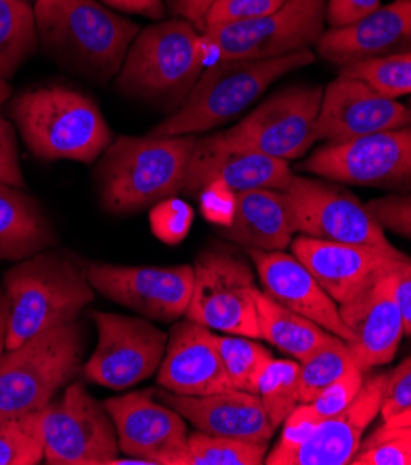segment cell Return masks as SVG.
<instances>
[{
	"mask_svg": "<svg viewBox=\"0 0 411 465\" xmlns=\"http://www.w3.org/2000/svg\"><path fill=\"white\" fill-rule=\"evenodd\" d=\"M367 208L384 230L411 240V193L373 199Z\"/></svg>",
	"mask_w": 411,
	"mask_h": 465,
	"instance_id": "cell-40",
	"label": "cell"
},
{
	"mask_svg": "<svg viewBox=\"0 0 411 465\" xmlns=\"http://www.w3.org/2000/svg\"><path fill=\"white\" fill-rule=\"evenodd\" d=\"M193 293L186 317L210 331L261 340L259 288L252 269L224 249L201 252L193 265Z\"/></svg>",
	"mask_w": 411,
	"mask_h": 465,
	"instance_id": "cell-9",
	"label": "cell"
},
{
	"mask_svg": "<svg viewBox=\"0 0 411 465\" xmlns=\"http://www.w3.org/2000/svg\"><path fill=\"white\" fill-rule=\"evenodd\" d=\"M8 319H10V299L5 288H0V356L5 354L8 341Z\"/></svg>",
	"mask_w": 411,
	"mask_h": 465,
	"instance_id": "cell-47",
	"label": "cell"
},
{
	"mask_svg": "<svg viewBox=\"0 0 411 465\" xmlns=\"http://www.w3.org/2000/svg\"><path fill=\"white\" fill-rule=\"evenodd\" d=\"M291 252L308 267L317 282L339 304L386 271L398 267L409 256L402 251H384L367 245H350L297 236Z\"/></svg>",
	"mask_w": 411,
	"mask_h": 465,
	"instance_id": "cell-20",
	"label": "cell"
},
{
	"mask_svg": "<svg viewBox=\"0 0 411 465\" xmlns=\"http://www.w3.org/2000/svg\"><path fill=\"white\" fill-rule=\"evenodd\" d=\"M249 254L256 265L263 293L311 319L343 341H352V334L339 315L338 302L295 254L258 249H249Z\"/></svg>",
	"mask_w": 411,
	"mask_h": 465,
	"instance_id": "cell-21",
	"label": "cell"
},
{
	"mask_svg": "<svg viewBox=\"0 0 411 465\" xmlns=\"http://www.w3.org/2000/svg\"><path fill=\"white\" fill-rule=\"evenodd\" d=\"M411 408V356L406 358L391 375H387V384L380 406L382 421L391 420L396 413Z\"/></svg>",
	"mask_w": 411,
	"mask_h": 465,
	"instance_id": "cell-41",
	"label": "cell"
},
{
	"mask_svg": "<svg viewBox=\"0 0 411 465\" xmlns=\"http://www.w3.org/2000/svg\"><path fill=\"white\" fill-rule=\"evenodd\" d=\"M382 427H387V429H411V408L396 413L395 417H391V420L384 421Z\"/></svg>",
	"mask_w": 411,
	"mask_h": 465,
	"instance_id": "cell-48",
	"label": "cell"
},
{
	"mask_svg": "<svg viewBox=\"0 0 411 465\" xmlns=\"http://www.w3.org/2000/svg\"><path fill=\"white\" fill-rule=\"evenodd\" d=\"M121 454L149 465H190V430L174 408L151 391H133L106 401Z\"/></svg>",
	"mask_w": 411,
	"mask_h": 465,
	"instance_id": "cell-16",
	"label": "cell"
},
{
	"mask_svg": "<svg viewBox=\"0 0 411 465\" xmlns=\"http://www.w3.org/2000/svg\"><path fill=\"white\" fill-rule=\"evenodd\" d=\"M293 230L315 240L396 251L367 204L327 178L293 174L284 190Z\"/></svg>",
	"mask_w": 411,
	"mask_h": 465,
	"instance_id": "cell-10",
	"label": "cell"
},
{
	"mask_svg": "<svg viewBox=\"0 0 411 465\" xmlns=\"http://www.w3.org/2000/svg\"><path fill=\"white\" fill-rule=\"evenodd\" d=\"M339 76L359 80L382 97L396 101L411 95V51L343 65Z\"/></svg>",
	"mask_w": 411,
	"mask_h": 465,
	"instance_id": "cell-31",
	"label": "cell"
},
{
	"mask_svg": "<svg viewBox=\"0 0 411 465\" xmlns=\"http://www.w3.org/2000/svg\"><path fill=\"white\" fill-rule=\"evenodd\" d=\"M220 234L247 249L284 251L293 242V224L284 192L250 190L236 193V212Z\"/></svg>",
	"mask_w": 411,
	"mask_h": 465,
	"instance_id": "cell-26",
	"label": "cell"
},
{
	"mask_svg": "<svg viewBox=\"0 0 411 465\" xmlns=\"http://www.w3.org/2000/svg\"><path fill=\"white\" fill-rule=\"evenodd\" d=\"M5 290L10 299L6 351L58 324L76 321L95 299L87 267L71 254L47 249L8 269Z\"/></svg>",
	"mask_w": 411,
	"mask_h": 465,
	"instance_id": "cell-2",
	"label": "cell"
},
{
	"mask_svg": "<svg viewBox=\"0 0 411 465\" xmlns=\"http://www.w3.org/2000/svg\"><path fill=\"white\" fill-rule=\"evenodd\" d=\"M328 0H286L265 17L206 26L202 46L206 62L269 60L309 51L325 34Z\"/></svg>",
	"mask_w": 411,
	"mask_h": 465,
	"instance_id": "cell-8",
	"label": "cell"
},
{
	"mask_svg": "<svg viewBox=\"0 0 411 465\" xmlns=\"http://www.w3.org/2000/svg\"><path fill=\"white\" fill-rule=\"evenodd\" d=\"M217 349L230 386L258 393V381L263 367L272 360L269 349L247 336H217Z\"/></svg>",
	"mask_w": 411,
	"mask_h": 465,
	"instance_id": "cell-34",
	"label": "cell"
},
{
	"mask_svg": "<svg viewBox=\"0 0 411 465\" xmlns=\"http://www.w3.org/2000/svg\"><path fill=\"white\" fill-rule=\"evenodd\" d=\"M89 282L110 301L147 319L172 322L184 317L193 293V265L128 267L89 263Z\"/></svg>",
	"mask_w": 411,
	"mask_h": 465,
	"instance_id": "cell-15",
	"label": "cell"
},
{
	"mask_svg": "<svg viewBox=\"0 0 411 465\" xmlns=\"http://www.w3.org/2000/svg\"><path fill=\"white\" fill-rule=\"evenodd\" d=\"M387 384V375L365 379L357 397L341 413L323 420L315 432L297 449L280 456L274 465H347L359 450L361 436L377 415Z\"/></svg>",
	"mask_w": 411,
	"mask_h": 465,
	"instance_id": "cell-22",
	"label": "cell"
},
{
	"mask_svg": "<svg viewBox=\"0 0 411 465\" xmlns=\"http://www.w3.org/2000/svg\"><path fill=\"white\" fill-rule=\"evenodd\" d=\"M213 3L215 0H167V6L174 17L186 19L202 34Z\"/></svg>",
	"mask_w": 411,
	"mask_h": 465,
	"instance_id": "cell-44",
	"label": "cell"
},
{
	"mask_svg": "<svg viewBox=\"0 0 411 465\" xmlns=\"http://www.w3.org/2000/svg\"><path fill=\"white\" fill-rule=\"evenodd\" d=\"M82 356L76 321L39 332L0 356V420L47 408L80 373Z\"/></svg>",
	"mask_w": 411,
	"mask_h": 465,
	"instance_id": "cell-7",
	"label": "cell"
},
{
	"mask_svg": "<svg viewBox=\"0 0 411 465\" xmlns=\"http://www.w3.org/2000/svg\"><path fill=\"white\" fill-rule=\"evenodd\" d=\"M197 135H121L104 151L95 178L110 213L143 212L184 192Z\"/></svg>",
	"mask_w": 411,
	"mask_h": 465,
	"instance_id": "cell-1",
	"label": "cell"
},
{
	"mask_svg": "<svg viewBox=\"0 0 411 465\" xmlns=\"http://www.w3.org/2000/svg\"><path fill=\"white\" fill-rule=\"evenodd\" d=\"M293 174L289 162L238 145L219 132L197 137L188 163L184 192L199 197L211 182H224L236 193L250 190L284 192Z\"/></svg>",
	"mask_w": 411,
	"mask_h": 465,
	"instance_id": "cell-17",
	"label": "cell"
},
{
	"mask_svg": "<svg viewBox=\"0 0 411 465\" xmlns=\"http://www.w3.org/2000/svg\"><path fill=\"white\" fill-rule=\"evenodd\" d=\"M44 461L49 465H110L121 454L106 404L80 384H67L60 399L43 408Z\"/></svg>",
	"mask_w": 411,
	"mask_h": 465,
	"instance_id": "cell-12",
	"label": "cell"
},
{
	"mask_svg": "<svg viewBox=\"0 0 411 465\" xmlns=\"http://www.w3.org/2000/svg\"><path fill=\"white\" fill-rule=\"evenodd\" d=\"M395 271L396 267L378 274L352 299L339 304V315L352 334L348 347L365 373L389 363L404 336Z\"/></svg>",
	"mask_w": 411,
	"mask_h": 465,
	"instance_id": "cell-19",
	"label": "cell"
},
{
	"mask_svg": "<svg viewBox=\"0 0 411 465\" xmlns=\"http://www.w3.org/2000/svg\"><path fill=\"white\" fill-rule=\"evenodd\" d=\"M10 114L26 147L41 160L93 163L113 142L99 106L69 87L24 91L14 99Z\"/></svg>",
	"mask_w": 411,
	"mask_h": 465,
	"instance_id": "cell-3",
	"label": "cell"
},
{
	"mask_svg": "<svg viewBox=\"0 0 411 465\" xmlns=\"http://www.w3.org/2000/svg\"><path fill=\"white\" fill-rule=\"evenodd\" d=\"M158 384L176 395L204 397L230 390V381L217 349V336L186 317L169 332Z\"/></svg>",
	"mask_w": 411,
	"mask_h": 465,
	"instance_id": "cell-23",
	"label": "cell"
},
{
	"mask_svg": "<svg viewBox=\"0 0 411 465\" xmlns=\"http://www.w3.org/2000/svg\"><path fill=\"white\" fill-rule=\"evenodd\" d=\"M34 14L39 39L54 54L103 80L119 74L140 34L99 0H37Z\"/></svg>",
	"mask_w": 411,
	"mask_h": 465,
	"instance_id": "cell-5",
	"label": "cell"
},
{
	"mask_svg": "<svg viewBox=\"0 0 411 465\" xmlns=\"http://www.w3.org/2000/svg\"><path fill=\"white\" fill-rule=\"evenodd\" d=\"M284 5L286 0H215L208 14L206 26L265 17Z\"/></svg>",
	"mask_w": 411,
	"mask_h": 465,
	"instance_id": "cell-39",
	"label": "cell"
},
{
	"mask_svg": "<svg viewBox=\"0 0 411 465\" xmlns=\"http://www.w3.org/2000/svg\"><path fill=\"white\" fill-rule=\"evenodd\" d=\"M380 8V0H328L327 23L330 28L348 26Z\"/></svg>",
	"mask_w": 411,
	"mask_h": 465,
	"instance_id": "cell-43",
	"label": "cell"
},
{
	"mask_svg": "<svg viewBox=\"0 0 411 465\" xmlns=\"http://www.w3.org/2000/svg\"><path fill=\"white\" fill-rule=\"evenodd\" d=\"M202 215L219 226L230 224L236 212V192L224 182H211L199 193Z\"/></svg>",
	"mask_w": 411,
	"mask_h": 465,
	"instance_id": "cell-42",
	"label": "cell"
},
{
	"mask_svg": "<svg viewBox=\"0 0 411 465\" xmlns=\"http://www.w3.org/2000/svg\"><path fill=\"white\" fill-rule=\"evenodd\" d=\"M300 361L272 358L261 371L258 397L279 429L300 404Z\"/></svg>",
	"mask_w": 411,
	"mask_h": 465,
	"instance_id": "cell-30",
	"label": "cell"
},
{
	"mask_svg": "<svg viewBox=\"0 0 411 465\" xmlns=\"http://www.w3.org/2000/svg\"><path fill=\"white\" fill-rule=\"evenodd\" d=\"M378 430H382L384 434H393V436L404 438V440L407 441L409 449H411V429H387V427H382V429H378Z\"/></svg>",
	"mask_w": 411,
	"mask_h": 465,
	"instance_id": "cell-49",
	"label": "cell"
},
{
	"mask_svg": "<svg viewBox=\"0 0 411 465\" xmlns=\"http://www.w3.org/2000/svg\"><path fill=\"white\" fill-rule=\"evenodd\" d=\"M12 97V85L0 78V108ZM0 183L24 188V176L19 163L17 135L14 124L0 112Z\"/></svg>",
	"mask_w": 411,
	"mask_h": 465,
	"instance_id": "cell-37",
	"label": "cell"
},
{
	"mask_svg": "<svg viewBox=\"0 0 411 465\" xmlns=\"http://www.w3.org/2000/svg\"><path fill=\"white\" fill-rule=\"evenodd\" d=\"M43 410L0 420V465H37L44 460Z\"/></svg>",
	"mask_w": 411,
	"mask_h": 465,
	"instance_id": "cell-32",
	"label": "cell"
},
{
	"mask_svg": "<svg viewBox=\"0 0 411 465\" xmlns=\"http://www.w3.org/2000/svg\"><path fill=\"white\" fill-rule=\"evenodd\" d=\"M56 243L49 217L21 188L0 183V260L21 262Z\"/></svg>",
	"mask_w": 411,
	"mask_h": 465,
	"instance_id": "cell-27",
	"label": "cell"
},
{
	"mask_svg": "<svg viewBox=\"0 0 411 465\" xmlns=\"http://www.w3.org/2000/svg\"><path fill=\"white\" fill-rule=\"evenodd\" d=\"M395 274H396V282H395L396 301L404 319V336H411V258L402 262L396 267Z\"/></svg>",
	"mask_w": 411,
	"mask_h": 465,
	"instance_id": "cell-45",
	"label": "cell"
},
{
	"mask_svg": "<svg viewBox=\"0 0 411 465\" xmlns=\"http://www.w3.org/2000/svg\"><path fill=\"white\" fill-rule=\"evenodd\" d=\"M99 341L82 365L85 381L124 390L151 379L163 361L169 336L152 322L108 312H91Z\"/></svg>",
	"mask_w": 411,
	"mask_h": 465,
	"instance_id": "cell-13",
	"label": "cell"
},
{
	"mask_svg": "<svg viewBox=\"0 0 411 465\" xmlns=\"http://www.w3.org/2000/svg\"><path fill=\"white\" fill-rule=\"evenodd\" d=\"M317 53L336 65L411 51V0H395L343 28L327 30Z\"/></svg>",
	"mask_w": 411,
	"mask_h": 465,
	"instance_id": "cell-25",
	"label": "cell"
},
{
	"mask_svg": "<svg viewBox=\"0 0 411 465\" xmlns=\"http://www.w3.org/2000/svg\"><path fill=\"white\" fill-rule=\"evenodd\" d=\"M356 365L357 361L348 343L336 336L330 343L300 361V402H311L318 393L339 381Z\"/></svg>",
	"mask_w": 411,
	"mask_h": 465,
	"instance_id": "cell-33",
	"label": "cell"
},
{
	"mask_svg": "<svg viewBox=\"0 0 411 465\" xmlns=\"http://www.w3.org/2000/svg\"><path fill=\"white\" fill-rule=\"evenodd\" d=\"M204 65L202 34L186 19L174 17L137 34L117 74V87L130 97L180 106Z\"/></svg>",
	"mask_w": 411,
	"mask_h": 465,
	"instance_id": "cell-6",
	"label": "cell"
},
{
	"mask_svg": "<svg viewBox=\"0 0 411 465\" xmlns=\"http://www.w3.org/2000/svg\"><path fill=\"white\" fill-rule=\"evenodd\" d=\"M363 382H365V371L359 365H356L348 371V373H345L339 381H336L327 390H323L308 404L313 408V411L318 417H321V420H328V417L341 413L352 404Z\"/></svg>",
	"mask_w": 411,
	"mask_h": 465,
	"instance_id": "cell-36",
	"label": "cell"
},
{
	"mask_svg": "<svg viewBox=\"0 0 411 465\" xmlns=\"http://www.w3.org/2000/svg\"><path fill=\"white\" fill-rule=\"evenodd\" d=\"M323 95L321 85L284 87L222 134L230 142L267 156L284 162L298 160L315 143Z\"/></svg>",
	"mask_w": 411,
	"mask_h": 465,
	"instance_id": "cell-14",
	"label": "cell"
},
{
	"mask_svg": "<svg viewBox=\"0 0 411 465\" xmlns=\"http://www.w3.org/2000/svg\"><path fill=\"white\" fill-rule=\"evenodd\" d=\"M35 14L26 0H0V78L10 80L35 53Z\"/></svg>",
	"mask_w": 411,
	"mask_h": 465,
	"instance_id": "cell-29",
	"label": "cell"
},
{
	"mask_svg": "<svg viewBox=\"0 0 411 465\" xmlns=\"http://www.w3.org/2000/svg\"><path fill=\"white\" fill-rule=\"evenodd\" d=\"M104 5L117 8L126 14H140L151 19H163L165 17V3L163 0H103Z\"/></svg>",
	"mask_w": 411,
	"mask_h": 465,
	"instance_id": "cell-46",
	"label": "cell"
},
{
	"mask_svg": "<svg viewBox=\"0 0 411 465\" xmlns=\"http://www.w3.org/2000/svg\"><path fill=\"white\" fill-rule=\"evenodd\" d=\"M258 319L261 340L279 347L297 361H304L336 338L311 319L286 308L261 290L258 293Z\"/></svg>",
	"mask_w": 411,
	"mask_h": 465,
	"instance_id": "cell-28",
	"label": "cell"
},
{
	"mask_svg": "<svg viewBox=\"0 0 411 465\" xmlns=\"http://www.w3.org/2000/svg\"><path fill=\"white\" fill-rule=\"evenodd\" d=\"M407 106H409V108H411V103H409V104H407Z\"/></svg>",
	"mask_w": 411,
	"mask_h": 465,
	"instance_id": "cell-50",
	"label": "cell"
},
{
	"mask_svg": "<svg viewBox=\"0 0 411 465\" xmlns=\"http://www.w3.org/2000/svg\"><path fill=\"white\" fill-rule=\"evenodd\" d=\"M167 406L174 408L195 430L238 438L269 445L279 427L270 421L258 393L243 390H224L204 397L176 395L171 391H154Z\"/></svg>",
	"mask_w": 411,
	"mask_h": 465,
	"instance_id": "cell-24",
	"label": "cell"
},
{
	"mask_svg": "<svg viewBox=\"0 0 411 465\" xmlns=\"http://www.w3.org/2000/svg\"><path fill=\"white\" fill-rule=\"evenodd\" d=\"M297 171L338 183L411 193V126L384 130L347 143H325Z\"/></svg>",
	"mask_w": 411,
	"mask_h": 465,
	"instance_id": "cell-11",
	"label": "cell"
},
{
	"mask_svg": "<svg viewBox=\"0 0 411 465\" xmlns=\"http://www.w3.org/2000/svg\"><path fill=\"white\" fill-rule=\"evenodd\" d=\"M151 223L154 234L160 240L176 243L188 236L193 223V210L184 201L171 197L154 204L151 212Z\"/></svg>",
	"mask_w": 411,
	"mask_h": 465,
	"instance_id": "cell-38",
	"label": "cell"
},
{
	"mask_svg": "<svg viewBox=\"0 0 411 465\" xmlns=\"http://www.w3.org/2000/svg\"><path fill=\"white\" fill-rule=\"evenodd\" d=\"M313 64L309 51L269 60H217L201 74L188 99L152 135H197L247 110L280 76Z\"/></svg>",
	"mask_w": 411,
	"mask_h": 465,
	"instance_id": "cell-4",
	"label": "cell"
},
{
	"mask_svg": "<svg viewBox=\"0 0 411 465\" xmlns=\"http://www.w3.org/2000/svg\"><path fill=\"white\" fill-rule=\"evenodd\" d=\"M411 126V108L386 99L367 84L338 76L325 87L315 142L347 143L384 130Z\"/></svg>",
	"mask_w": 411,
	"mask_h": 465,
	"instance_id": "cell-18",
	"label": "cell"
},
{
	"mask_svg": "<svg viewBox=\"0 0 411 465\" xmlns=\"http://www.w3.org/2000/svg\"><path fill=\"white\" fill-rule=\"evenodd\" d=\"M267 447L238 438L190 432V465H261Z\"/></svg>",
	"mask_w": 411,
	"mask_h": 465,
	"instance_id": "cell-35",
	"label": "cell"
}]
</instances>
